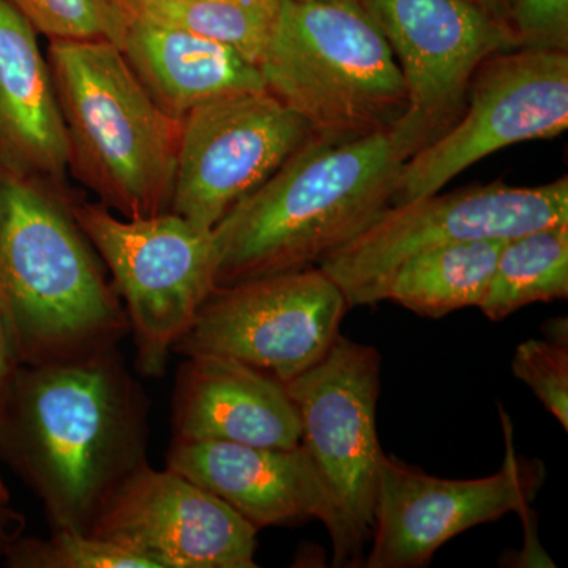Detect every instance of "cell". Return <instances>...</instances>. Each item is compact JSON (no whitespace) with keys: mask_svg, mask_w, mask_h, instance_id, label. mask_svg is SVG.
Instances as JSON below:
<instances>
[{"mask_svg":"<svg viewBox=\"0 0 568 568\" xmlns=\"http://www.w3.org/2000/svg\"><path fill=\"white\" fill-rule=\"evenodd\" d=\"M148 395L118 346L21 365L0 406V462L51 528L88 534L123 478L148 462Z\"/></svg>","mask_w":568,"mask_h":568,"instance_id":"cell-1","label":"cell"},{"mask_svg":"<svg viewBox=\"0 0 568 568\" xmlns=\"http://www.w3.org/2000/svg\"><path fill=\"white\" fill-rule=\"evenodd\" d=\"M417 152L396 123L354 141L312 134L213 227L216 287L315 267L394 204L403 166Z\"/></svg>","mask_w":568,"mask_h":568,"instance_id":"cell-2","label":"cell"},{"mask_svg":"<svg viewBox=\"0 0 568 568\" xmlns=\"http://www.w3.org/2000/svg\"><path fill=\"white\" fill-rule=\"evenodd\" d=\"M0 298L21 365L111 349L129 320L65 193L0 166Z\"/></svg>","mask_w":568,"mask_h":568,"instance_id":"cell-3","label":"cell"},{"mask_svg":"<svg viewBox=\"0 0 568 568\" xmlns=\"http://www.w3.org/2000/svg\"><path fill=\"white\" fill-rule=\"evenodd\" d=\"M47 58L69 173L123 219L170 212L182 121L153 102L115 44L54 40Z\"/></svg>","mask_w":568,"mask_h":568,"instance_id":"cell-4","label":"cell"},{"mask_svg":"<svg viewBox=\"0 0 568 568\" xmlns=\"http://www.w3.org/2000/svg\"><path fill=\"white\" fill-rule=\"evenodd\" d=\"M257 69L317 140L386 132L409 104L394 51L361 0H283Z\"/></svg>","mask_w":568,"mask_h":568,"instance_id":"cell-5","label":"cell"},{"mask_svg":"<svg viewBox=\"0 0 568 568\" xmlns=\"http://www.w3.org/2000/svg\"><path fill=\"white\" fill-rule=\"evenodd\" d=\"M71 212L110 272L129 320L138 372L162 376L179 339L215 291V233L173 212L129 220L80 201H71Z\"/></svg>","mask_w":568,"mask_h":568,"instance_id":"cell-6","label":"cell"},{"mask_svg":"<svg viewBox=\"0 0 568 568\" xmlns=\"http://www.w3.org/2000/svg\"><path fill=\"white\" fill-rule=\"evenodd\" d=\"M568 223V181L511 186L496 181L388 205L353 241L317 267L345 294L349 308L384 301L396 268L437 246L480 239H511Z\"/></svg>","mask_w":568,"mask_h":568,"instance_id":"cell-7","label":"cell"},{"mask_svg":"<svg viewBox=\"0 0 568 568\" xmlns=\"http://www.w3.org/2000/svg\"><path fill=\"white\" fill-rule=\"evenodd\" d=\"M567 126L568 52H497L474 73L458 121L407 160L394 204L439 193L485 156L518 142L559 136Z\"/></svg>","mask_w":568,"mask_h":568,"instance_id":"cell-8","label":"cell"},{"mask_svg":"<svg viewBox=\"0 0 568 568\" xmlns=\"http://www.w3.org/2000/svg\"><path fill=\"white\" fill-rule=\"evenodd\" d=\"M347 312L345 294L317 265L219 286L174 353L234 358L284 384L328 353Z\"/></svg>","mask_w":568,"mask_h":568,"instance_id":"cell-9","label":"cell"},{"mask_svg":"<svg viewBox=\"0 0 568 568\" xmlns=\"http://www.w3.org/2000/svg\"><path fill=\"white\" fill-rule=\"evenodd\" d=\"M310 136L308 123L267 89L196 108L182 119L170 212L213 230Z\"/></svg>","mask_w":568,"mask_h":568,"instance_id":"cell-10","label":"cell"},{"mask_svg":"<svg viewBox=\"0 0 568 568\" xmlns=\"http://www.w3.org/2000/svg\"><path fill=\"white\" fill-rule=\"evenodd\" d=\"M381 355L339 335L328 353L284 383L301 418V444L338 500L361 551L375 526L384 452L376 432Z\"/></svg>","mask_w":568,"mask_h":568,"instance_id":"cell-11","label":"cell"},{"mask_svg":"<svg viewBox=\"0 0 568 568\" xmlns=\"http://www.w3.org/2000/svg\"><path fill=\"white\" fill-rule=\"evenodd\" d=\"M361 2L398 62L409 104L396 123L418 151L458 121L480 63L519 48L514 31L488 17L476 0Z\"/></svg>","mask_w":568,"mask_h":568,"instance_id":"cell-12","label":"cell"},{"mask_svg":"<svg viewBox=\"0 0 568 568\" xmlns=\"http://www.w3.org/2000/svg\"><path fill=\"white\" fill-rule=\"evenodd\" d=\"M257 532L207 489L144 462L108 497L88 534L155 568H256Z\"/></svg>","mask_w":568,"mask_h":568,"instance_id":"cell-13","label":"cell"},{"mask_svg":"<svg viewBox=\"0 0 568 568\" xmlns=\"http://www.w3.org/2000/svg\"><path fill=\"white\" fill-rule=\"evenodd\" d=\"M507 440V458L499 473L474 480L433 477L384 455L373 548L364 566L426 567L437 549L465 530L510 511L528 510L544 481V467L515 457Z\"/></svg>","mask_w":568,"mask_h":568,"instance_id":"cell-14","label":"cell"},{"mask_svg":"<svg viewBox=\"0 0 568 568\" xmlns=\"http://www.w3.org/2000/svg\"><path fill=\"white\" fill-rule=\"evenodd\" d=\"M166 467L220 497L254 528L321 519L334 544L335 566L361 560L334 491L302 444L265 448L174 439Z\"/></svg>","mask_w":568,"mask_h":568,"instance_id":"cell-15","label":"cell"},{"mask_svg":"<svg viewBox=\"0 0 568 568\" xmlns=\"http://www.w3.org/2000/svg\"><path fill=\"white\" fill-rule=\"evenodd\" d=\"M174 439L293 448L302 426L282 381L213 354L186 355L175 376Z\"/></svg>","mask_w":568,"mask_h":568,"instance_id":"cell-16","label":"cell"},{"mask_svg":"<svg viewBox=\"0 0 568 568\" xmlns=\"http://www.w3.org/2000/svg\"><path fill=\"white\" fill-rule=\"evenodd\" d=\"M0 166L62 192L69 141L39 33L0 0Z\"/></svg>","mask_w":568,"mask_h":568,"instance_id":"cell-17","label":"cell"},{"mask_svg":"<svg viewBox=\"0 0 568 568\" xmlns=\"http://www.w3.org/2000/svg\"><path fill=\"white\" fill-rule=\"evenodd\" d=\"M121 51L153 102L178 121L224 97L265 89L260 69L237 52L138 14Z\"/></svg>","mask_w":568,"mask_h":568,"instance_id":"cell-18","label":"cell"},{"mask_svg":"<svg viewBox=\"0 0 568 568\" xmlns=\"http://www.w3.org/2000/svg\"><path fill=\"white\" fill-rule=\"evenodd\" d=\"M507 239H480L437 246L410 257L388 280L384 301L418 316L439 320L480 306Z\"/></svg>","mask_w":568,"mask_h":568,"instance_id":"cell-19","label":"cell"},{"mask_svg":"<svg viewBox=\"0 0 568 568\" xmlns=\"http://www.w3.org/2000/svg\"><path fill=\"white\" fill-rule=\"evenodd\" d=\"M567 297L568 223H559L507 239L478 308L499 323L530 304Z\"/></svg>","mask_w":568,"mask_h":568,"instance_id":"cell-20","label":"cell"},{"mask_svg":"<svg viewBox=\"0 0 568 568\" xmlns=\"http://www.w3.org/2000/svg\"><path fill=\"white\" fill-rule=\"evenodd\" d=\"M138 17L216 41L257 67L283 0H130Z\"/></svg>","mask_w":568,"mask_h":568,"instance_id":"cell-21","label":"cell"},{"mask_svg":"<svg viewBox=\"0 0 568 568\" xmlns=\"http://www.w3.org/2000/svg\"><path fill=\"white\" fill-rule=\"evenodd\" d=\"M48 40L123 47L134 18L130 0H6Z\"/></svg>","mask_w":568,"mask_h":568,"instance_id":"cell-22","label":"cell"},{"mask_svg":"<svg viewBox=\"0 0 568 568\" xmlns=\"http://www.w3.org/2000/svg\"><path fill=\"white\" fill-rule=\"evenodd\" d=\"M3 562L10 568H155L138 552L92 534L52 528L50 537L14 541Z\"/></svg>","mask_w":568,"mask_h":568,"instance_id":"cell-23","label":"cell"},{"mask_svg":"<svg viewBox=\"0 0 568 568\" xmlns=\"http://www.w3.org/2000/svg\"><path fill=\"white\" fill-rule=\"evenodd\" d=\"M511 373L568 428V349L548 339H528L515 351Z\"/></svg>","mask_w":568,"mask_h":568,"instance_id":"cell-24","label":"cell"},{"mask_svg":"<svg viewBox=\"0 0 568 568\" xmlns=\"http://www.w3.org/2000/svg\"><path fill=\"white\" fill-rule=\"evenodd\" d=\"M510 26L519 48L568 52V0H514Z\"/></svg>","mask_w":568,"mask_h":568,"instance_id":"cell-25","label":"cell"},{"mask_svg":"<svg viewBox=\"0 0 568 568\" xmlns=\"http://www.w3.org/2000/svg\"><path fill=\"white\" fill-rule=\"evenodd\" d=\"M21 361L18 354L17 339L11 327L9 313L0 298V406L6 402L11 383L20 369Z\"/></svg>","mask_w":568,"mask_h":568,"instance_id":"cell-26","label":"cell"},{"mask_svg":"<svg viewBox=\"0 0 568 568\" xmlns=\"http://www.w3.org/2000/svg\"><path fill=\"white\" fill-rule=\"evenodd\" d=\"M26 518L10 504L0 503V558L24 534Z\"/></svg>","mask_w":568,"mask_h":568,"instance_id":"cell-27","label":"cell"},{"mask_svg":"<svg viewBox=\"0 0 568 568\" xmlns=\"http://www.w3.org/2000/svg\"><path fill=\"white\" fill-rule=\"evenodd\" d=\"M480 9L491 17L493 20L500 22V24L510 26V13L511 7H514V0H476Z\"/></svg>","mask_w":568,"mask_h":568,"instance_id":"cell-28","label":"cell"},{"mask_svg":"<svg viewBox=\"0 0 568 568\" xmlns=\"http://www.w3.org/2000/svg\"><path fill=\"white\" fill-rule=\"evenodd\" d=\"M10 489L7 487L6 481L0 477V503L10 504Z\"/></svg>","mask_w":568,"mask_h":568,"instance_id":"cell-29","label":"cell"},{"mask_svg":"<svg viewBox=\"0 0 568 568\" xmlns=\"http://www.w3.org/2000/svg\"><path fill=\"white\" fill-rule=\"evenodd\" d=\"M305 2H306V0H305Z\"/></svg>","mask_w":568,"mask_h":568,"instance_id":"cell-30","label":"cell"}]
</instances>
